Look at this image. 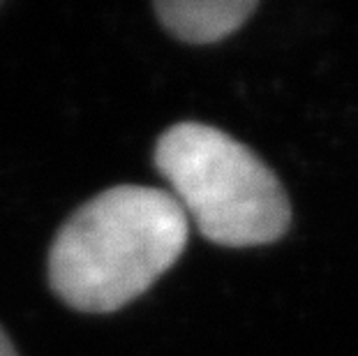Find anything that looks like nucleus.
I'll use <instances>...</instances> for the list:
<instances>
[{
	"mask_svg": "<svg viewBox=\"0 0 358 356\" xmlns=\"http://www.w3.org/2000/svg\"><path fill=\"white\" fill-rule=\"evenodd\" d=\"M189 222L173 194L116 185L74 211L49 250V285L79 313H116L148 292L187 245Z\"/></svg>",
	"mask_w": 358,
	"mask_h": 356,
	"instance_id": "obj_1",
	"label": "nucleus"
},
{
	"mask_svg": "<svg viewBox=\"0 0 358 356\" xmlns=\"http://www.w3.org/2000/svg\"><path fill=\"white\" fill-rule=\"evenodd\" d=\"M153 160L199 234L224 248L275 243L292 206L273 169L220 127L185 120L159 134Z\"/></svg>",
	"mask_w": 358,
	"mask_h": 356,
	"instance_id": "obj_2",
	"label": "nucleus"
},
{
	"mask_svg": "<svg viewBox=\"0 0 358 356\" xmlns=\"http://www.w3.org/2000/svg\"><path fill=\"white\" fill-rule=\"evenodd\" d=\"M155 14L169 33L187 44H215L250 19L257 0H162Z\"/></svg>",
	"mask_w": 358,
	"mask_h": 356,
	"instance_id": "obj_3",
	"label": "nucleus"
},
{
	"mask_svg": "<svg viewBox=\"0 0 358 356\" xmlns=\"http://www.w3.org/2000/svg\"><path fill=\"white\" fill-rule=\"evenodd\" d=\"M0 356H19L17 347L12 345V340H10V336L5 333L3 327H0Z\"/></svg>",
	"mask_w": 358,
	"mask_h": 356,
	"instance_id": "obj_4",
	"label": "nucleus"
}]
</instances>
